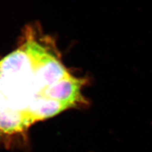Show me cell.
<instances>
[{
	"instance_id": "obj_1",
	"label": "cell",
	"mask_w": 152,
	"mask_h": 152,
	"mask_svg": "<svg viewBox=\"0 0 152 152\" xmlns=\"http://www.w3.org/2000/svg\"><path fill=\"white\" fill-rule=\"evenodd\" d=\"M71 75L55 41L39 26H26L21 44L0 60V133L25 132L36 122L68 110L60 88Z\"/></svg>"
}]
</instances>
